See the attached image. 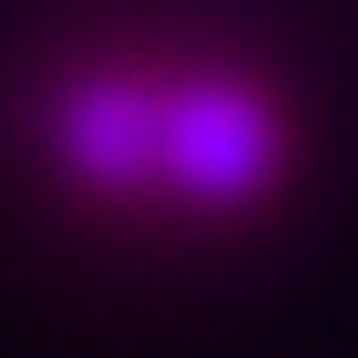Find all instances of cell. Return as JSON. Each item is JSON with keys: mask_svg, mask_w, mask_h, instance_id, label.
I'll use <instances>...</instances> for the list:
<instances>
[{"mask_svg": "<svg viewBox=\"0 0 358 358\" xmlns=\"http://www.w3.org/2000/svg\"><path fill=\"white\" fill-rule=\"evenodd\" d=\"M38 138L76 195L195 220L258 208L289 170L277 94L220 63H82L50 88Z\"/></svg>", "mask_w": 358, "mask_h": 358, "instance_id": "obj_1", "label": "cell"}]
</instances>
